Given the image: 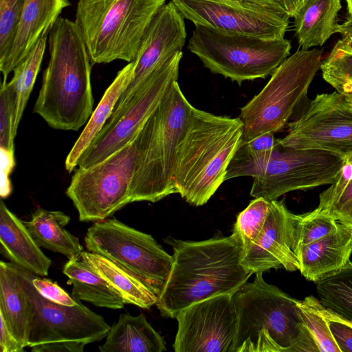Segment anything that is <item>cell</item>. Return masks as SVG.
I'll use <instances>...</instances> for the list:
<instances>
[{"mask_svg": "<svg viewBox=\"0 0 352 352\" xmlns=\"http://www.w3.org/2000/svg\"><path fill=\"white\" fill-rule=\"evenodd\" d=\"M182 51L177 52L144 82L124 109L108 120L81 155L77 167L89 168L123 148L137 135L179 77Z\"/></svg>", "mask_w": 352, "mask_h": 352, "instance_id": "cell-13", "label": "cell"}, {"mask_svg": "<svg viewBox=\"0 0 352 352\" xmlns=\"http://www.w3.org/2000/svg\"><path fill=\"white\" fill-rule=\"evenodd\" d=\"M69 221V216L62 211L38 208L30 221L23 222L40 248L60 253L72 260L79 258L84 250L78 239L65 229Z\"/></svg>", "mask_w": 352, "mask_h": 352, "instance_id": "cell-24", "label": "cell"}, {"mask_svg": "<svg viewBox=\"0 0 352 352\" xmlns=\"http://www.w3.org/2000/svg\"><path fill=\"white\" fill-rule=\"evenodd\" d=\"M0 252L19 267L36 275L48 274L51 260L34 241L23 221L0 202Z\"/></svg>", "mask_w": 352, "mask_h": 352, "instance_id": "cell-21", "label": "cell"}, {"mask_svg": "<svg viewBox=\"0 0 352 352\" xmlns=\"http://www.w3.org/2000/svg\"><path fill=\"white\" fill-rule=\"evenodd\" d=\"M319 301L327 309L352 321V263L315 282Z\"/></svg>", "mask_w": 352, "mask_h": 352, "instance_id": "cell-30", "label": "cell"}, {"mask_svg": "<svg viewBox=\"0 0 352 352\" xmlns=\"http://www.w3.org/2000/svg\"><path fill=\"white\" fill-rule=\"evenodd\" d=\"M323 79L352 101V45L340 39L320 65Z\"/></svg>", "mask_w": 352, "mask_h": 352, "instance_id": "cell-32", "label": "cell"}, {"mask_svg": "<svg viewBox=\"0 0 352 352\" xmlns=\"http://www.w3.org/2000/svg\"><path fill=\"white\" fill-rule=\"evenodd\" d=\"M32 274V283L37 292L45 298L67 306H74L78 300L69 296L56 283Z\"/></svg>", "mask_w": 352, "mask_h": 352, "instance_id": "cell-38", "label": "cell"}, {"mask_svg": "<svg viewBox=\"0 0 352 352\" xmlns=\"http://www.w3.org/2000/svg\"><path fill=\"white\" fill-rule=\"evenodd\" d=\"M101 352H162L165 342L142 314L133 316L120 314L111 327L104 343L98 347Z\"/></svg>", "mask_w": 352, "mask_h": 352, "instance_id": "cell-23", "label": "cell"}, {"mask_svg": "<svg viewBox=\"0 0 352 352\" xmlns=\"http://www.w3.org/2000/svg\"><path fill=\"white\" fill-rule=\"evenodd\" d=\"M48 41L50 59L33 111L53 129L77 131L93 113V64L74 21L59 16Z\"/></svg>", "mask_w": 352, "mask_h": 352, "instance_id": "cell-2", "label": "cell"}, {"mask_svg": "<svg viewBox=\"0 0 352 352\" xmlns=\"http://www.w3.org/2000/svg\"><path fill=\"white\" fill-rule=\"evenodd\" d=\"M15 90L10 82H1L0 89V148L2 175L8 178L14 166L13 119Z\"/></svg>", "mask_w": 352, "mask_h": 352, "instance_id": "cell-33", "label": "cell"}, {"mask_svg": "<svg viewBox=\"0 0 352 352\" xmlns=\"http://www.w3.org/2000/svg\"><path fill=\"white\" fill-rule=\"evenodd\" d=\"M85 243L89 252L129 271L160 296L169 276L173 256L152 236L107 218L88 228Z\"/></svg>", "mask_w": 352, "mask_h": 352, "instance_id": "cell-10", "label": "cell"}, {"mask_svg": "<svg viewBox=\"0 0 352 352\" xmlns=\"http://www.w3.org/2000/svg\"><path fill=\"white\" fill-rule=\"evenodd\" d=\"M186 38L184 17L172 1L163 5L148 26L133 62L132 78L109 118L119 114L147 78L178 51Z\"/></svg>", "mask_w": 352, "mask_h": 352, "instance_id": "cell-18", "label": "cell"}, {"mask_svg": "<svg viewBox=\"0 0 352 352\" xmlns=\"http://www.w3.org/2000/svg\"><path fill=\"white\" fill-rule=\"evenodd\" d=\"M0 351L23 352L24 346L16 340L9 329L3 317L0 314Z\"/></svg>", "mask_w": 352, "mask_h": 352, "instance_id": "cell-42", "label": "cell"}, {"mask_svg": "<svg viewBox=\"0 0 352 352\" xmlns=\"http://www.w3.org/2000/svg\"><path fill=\"white\" fill-rule=\"evenodd\" d=\"M291 41L245 34H226L195 26L188 49L211 72L239 84L265 78L289 56Z\"/></svg>", "mask_w": 352, "mask_h": 352, "instance_id": "cell-8", "label": "cell"}, {"mask_svg": "<svg viewBox=\"0 0 352 352\" xmlns=\"http://www.w3.org/2000/svg\"><path fill=\"white\" fill-rule=\"evenodd\" d=\"M85 343L76 341H59L43 343L31 347L32 352H82Z\"/></svg>", "mask_w": 352, "mask_h": 352, "instance_id": "cell-41", "label": "cell"}, {"mask_svg": "<svg viewBox=\"0 0 352 352\" xmlns=\"http://www.w3.org/2000/svg\"><path fill=\"white\" fill-rule=\"evenodd\" d=\"M176 352H232L237 325L234 294L214 296L181 310L175 317Z\"/></svg>", "mask_w": 352, "mask_h": 352, "instance_id": "cell-16", "label": "cell"}, {"mask_svg": "<svg viewBox=\"0 0 352 352\" xmlns=\"http://www.w3.org/2000/svg\"><path fill=\"white\" fill-rule=\"evenodd\" d=\"M63 272L73 285L72 296L95 306L120 309L125 304L122 296L104 278L95 272L80 256L69 260Z\"/></svg>", "mask_w": 352, "mask_h": 352, "instance_id": "cell-27", "label": "cell"}, {"mask_svg": "<svg viewBox=\"0 0 352 352\" xmlns=\"http://www.w3.org/2000/svg\"><path fill=\"white\" fill-rule=\"evenodd\" d=\"M143 125L129 143L103 161L89 168L77 167L66 195L80 221L105 219L131 203L130 190L142 154Z\"/></svg>", "mask_w": 352, "mask_h": 352, "instance_id": "cell-9", "label": "cell"}, {"mask_svg": "<svg viewBox=\"0 0 352 352\" xmlns=\"http://www.w3.org/2000/svg\"><path fill=\"white\" fill-rule=\"evenodd\" d=\"M231 1H241V0H231Z\"/></svg>", "mask_w": 352, "mask_h": 352, "instance_id": "cell-47", "label": "cell"}, {"mask_svg": "<svg viewBox=\"0 0 352 352\" xmlns=\"http://www.w3.org/2000/svg\"><path fill=\"white\" fill-rule=\"evenodd\" d=\"M0 314L16 340L27 347L28 308L16 265L0 262Z\"/></svg>", "mask_w": 352, "mask_h": 352, "instance_id": "cell-28", "label": "cell"}, {"mask_svg": "<svg viewBox=\"0 0 352 352\" xmlns=\"http://www.w3.org/2000/svg\"><path fill=\"white\" fill-rule=\"evenodd\" d=\"M338 223L333 217L316 208L302 214L300 236L301 249L328 234L336 228Z\"/></svg>", "mask_w": 352, "mask_h": 352, "instance_id": "cell-37", "label": "cell"}, {"mask_svg": "<svg viewBox=\"0 0 352 352\" xmlns=\"http://www.w3.org/2000/svg\"><path fill=\"white\" fill-rule=\"evenodd\" d=\"M346 42H347V41H346ZM348 43H349V42H348ZM350 43V44L352 45V43Z\"/></svg>", "mask_w": 352, "mask_h": 352, "instance_id": "cell-48", "label": "cell"}, {"mask_svg": "<svg viewBox=\"0 0 352 352\" xmlns=\"http://www.w3.org/2000/svg\"><path fill=\"white\" fill-rule=\"evenodd\" d=\"M351 105H352V101H351Z\"/></svg>", "mask_w": 352, "mask_h": 352, "instance_id": "cell-49", "label": "cell"}, {"mask_svg": "<svg viewBox=\"0 0 352 352\" xmlns=\"http://www.w3.org/2000/svg\"><path fill=\"white\" fill-rule=\"evenodd\" d=\"M243 133L239 117L217 116L192 106L176 152L177 193L191 205L206 204L225 181Z\"/></svg>", "mask_w": 352, "mask_h": 352, "instance_id": "cell-4", "label": "cell"}, {"mask_svg": "<svg viewBox=\"0 0 352 352\" xmlns=\"http://www.w3.org/2000/svg\"><path fill=\"white\" fill-rule=\"evenodd\" d=\"M192 107L175 81L144 124L142 151L131 183V202H156L177 193L176 152Z\"/></svg>", "mask_w": 352, "mask_h": 352, "instance_id": "cell-5", "label": "cell"}, {"mask_svg": "<svg viewBox=\"0 0 352 352\" xmlns=\"http://www.w3.org/2000/svg\"><path fill=\"white\" fill-rule=\"evenodd\" d=\"M323 50H299L274 72L263 89L240 109L242 142L274 133L287 124L320 69Z\"/></svg>", "mask_w": 352, "mask_h": 352, "instance_id": "cell-7", "label": "cell"}, {"mask_svg": "<svg viewBox=\"0 0 352 352\" xmlns=\"http://www.w3.org/2000/svg\"><path fill=\"white\" fill-rule=\"evenodd\" d=\"M345 157L346 163L351 164L352 166V153H349Z\"/></svg>", "mask_w": 352, "mask_h": 352, "instance_id": "cell-46", "label": "cell"}, {"mask_svg": "<svg viewBox=\"0 0 352 352\" xmlns=\"http://www.w3.org/2000/svg\"><path fill=\"white\" fill-rule=\"evenodd\" d=\"M352 229V166L345 164L338 179L319 195L316 208Z\"/></svg>", "mask_w": 352, "mask_h": 352, "instance_id": "cell-31", "label": "cell"}, {"mask_svg": "<svg viewBox=\"0 0 352 352\" xmlns=\"http://www.w3.org/2000/svg\"><path fill=\"white\" fill-rule=\"evenodd\" d=\"M279 145L299 150H320L343 156L352 153V105L336 91L317 94L287 133L276 139Z\"/></svg>", "mask_w": 352, "mask_h": 352, "instance_id": "cell-14", "label": "cell"}, {"mask_svg": "<svg viewBox=\"0 0 352 352\" xmlns=\"http://www.w3.org/2000/svg\"><path fill=\"white\" fill-rule=\"evenodd\" d=\"M302 316L313 335L320 352H340L335 342L327 320L305 301L299 300Z\"/></svg>", "mask_w": 352, "mask_h": 352, "instance_id": "cell-36", "label": "cell"}, {"mask_svg": "<svg viewBox=\"0 0 352 352\" xmlns=\"http://www.w3.org/2000/svg\"><path fill=\"white\" fill-rule=\"evenodd\" d=\"M346 164L343 155L320 150H299L276 145L254 177L250 195L276 200L291 191L332 184Z\"/></svg>", "mask_w": 352, "mask_h": 352, "instance_id": "cell-11", "label": "cell"}, {"mask_svg": "<svg viewBox=\"0 0 352 352\" xmlns=\"http://www.w3.org/2000/svg\"><path fill=\"white\" fill-rule=\"evenodd\" d=\"M341 8V0H306L293 17L299 46L303 50L320 47L338 33Z\"/></svg>", "mask_w": 352, "mask_h": 352, "instance_id": "cell-22", "label": "cell"}, {"mask_svg": "<svg viewBox=\"0 0 352 352\" xmlns=\"http://www.w3.org/2000/svg\"><path fill=\"white\" fill-rule=\"evenodd\" d=\"M173 265L155 304L161 315L175 318L190 305L234 294L252 275L241 264L243 244L235 232L228 236L192 241L168 238Z\"/></svg>", "mask_w": 352, "mask_h": 352, "instance_id": "cell-1", "label": "cell"}, {"mask_svg": "<svg viewBox=\"0 0 352 352\" xmlns=\"http://www.w3.org/2000/svg\"><path fill=\"white\" fill-rule=\"evenodd\" d=\"M302 214L291 212L283 201L272 200L265 224L243 252L241 264L252 274L271 269L294 272L300 268Z\"/></svg>", "mask_w": 352, "mask_h": 352, "instance_id": "cell-17", "label": "cell"}, {"mask_svg": "<svg viewBox=\"0 0 352 352\" xmlns=\"http://www.w3.org/2000/svg\"><path fill=\"white\" fill-rule=\"evenodd\" d=\"M69 0H25L21 19L10 52L0 63L3 82L26 56L38 40L50 32Z\"/></svg>", "mask_w": 352, "mask_h": 352, "instance_id": "cell-19", "label": "cell"}, {"mask_svg": "<svg viewBox=\"0 0 352 352\" xmlns=\"http://www.w3.org/2000/svg\"><path fill=\"white\" fill-rule=\"evenodd\" d=\"M347 6L348 17L346 19L352 21V0H345Z\"/></svg>", "mask_w": 352, "mask_h": 352, "instance_id": "cell-45", "label": "cell"}, {"mask_svg": "<svg viewBox=\"0 0 352 352\" xmlns=\"http://www.w3.org/2000/svg\"><path fill=\"white\" fill-rule=\"evenodd\" d=\"M342 37L352 36V21L346 19L342 24H340L339 32Z\"/></svg>", "mask_w": 352, "mask_h": 352, "instance_id": "cell-44", "label": "cell"}, {"mask_svg": "<svg viewBox=\"0 0 352 352\" xmlns=\"http://www.w3.org/2000/svg\"><path fill=\"white\" fill-rule=\"evenodd\" d=\"M294 17L306 0H245Z\"/></svg>", "mask_w": 352, "mask_h": 352, "instance_id": "cell-40", "label": "cell"}, {"mask_svg": "<svg viewBox=\"0 0 352 352\" xmlns=\"http://www.w3.org/2000/svg\"><path fill=\"white\" fill-rule=\"evenodd\" d=\"M24 2L25 0H0V63L10 52Z\"/></svg>", "mask_w": 352, "mask_h": 352, "instance_id": "cell-35", "label": "cell"}, {"mask_svg": "<svg viewBox=\"0 0 352 352\" xmlns=\"http://www.w3.org/2000/svg\"><path fill=\"white\" fill-rule=\"evenodd\" d=\"M322 317L327 320L333 338L340 352H352V327L340 321Z\"/></svg>", "mask_w": 352, "mask_h": 352, "instance_id": "cell-39", "label": "cell"}, {"mask_svg": "<svg viewBox=\"0 0 352 352\" xmlns=\"http://www.w3.org/2000/svg\"><path fill=\"white\" fill-rule=\"evenodd\" d=\"M304 300L305 302L312 307L317 313L320 315L340 321L352 327V321L344 319L340 316L337 315L334 312L325 308L318 299L311 296L306 297Z\"/></svg>", "mask_w": 352, "mask_h": 352, "instance_id": "cell-43", "label": "cell"}, {"mask_svg": "<svg viewBox=\"0 0 352 352\" xmlns=\"http://www.w3.org/2000/svg\"><path fill=\"white\" fill-rule=\"evenodd\" d=\"M133 69V62L129 63L118 72L111 84L104 91L99 104L66 157L65 166L69 173L77 167L78 160L111 116L120 96L131 81Z\"/></svg>", "mask_w": 352, "mask_h": 352, "instance_id": "cell-25", "label": "cell"}, {"mask_svg": "<svg viewBox=\"0 0 352 352\" xmlns=\"http://www.w3.org/2000/svg\"><path fill=\"white\" fill-rule=\"evenodd\" d=\"M28 308L27 346L59 341L86 344L105 338L110 326L100 315L78 300L74 306L52 302L41 296L32 283V272L16 265Z\"/></svg>", "mask_w": 352, "mask_h": 352, "instance_id": "cell-12", "label": "cell"}, {"mask_svg": "<svg viewBox=\"0 0 352 352\" xmlns=\"http://www.w3.org/2000/svg\"><path fill=\"white\" fill-rule=\"evenodd\" d=\"M351 254L352 229L338 222L328 234L302 248L299 270L315 283L345 266Z\"/></svg>", "mask_w": 352, "mask_h": 352, "instance_id": "cell-20", "label": "cell"}, {"mask_svg": "<svg viewBox=\"0 0 352 352\" xmlns=\"http://www.w3.org/2000/svg\"><path fill=\"white\" fill-rule=\"evenodd\" d=\"M234 298L237 325L232 352H320L299 300L266 283L262 272Z\"/></svg>", "mask_w": 352, "mask_h": 352, "instance_id": "cell-3", "label": "cell"}, {"mask_svg": "<svg viewBox=\"0 0 352 352\" xmlns=\"http://www.w3.org/2000/svg\"><path fill=\"white\" fill-rule=\"evenodd\" d=\"M182 16L195 26L226 34L264 38H282L289 17L268 8L245 0H171Z\"/></svg>", "mask_w": 352, "mask_h": 352, "instance_id": "cell-15", "label": "cell"}, {"mask_svg": "<svg viewBox=\"0 0 352 352\" xmlns=\"http://www.w3.org/2000/svg\"><path fill=\"white\" fill-rule=\"evenodd\" d=\"M270 200L256 197L237 216L233 232L240 236L243 252L254 241L263 228L270 208Z\"/></svg>", "mask_w": 352, "mask_h": 352, "instance_id": "cell-34", "label": "cell"}, {"mask_svg": "<svg viewBox=\"0 0 352 352\" xmlns=\"http://www.w3.org/2000/svg\"><path fill=\"white\" fill-rule=\"evenodd\" d=\"M80 257L118 292L125 304L135 305L143 309H149L156 304L157 296L129 271L94 252L83 251Z\"/></svg>", "mask_w": 352, "mask_h": 352, "instance_id": "cell-26", "label": "cell"}, {"mask_svg": "<svg viewBox=\"0 0 352 352\" xmlns=\"http://www.w3.org/2000/svg\"><path fill=\"white\" fill-rule=\"evenodd\" d=\"M166 0H79L74 22L91 62L135 60L142 38Z\"/></svg>", "mask_w": 352, "mask_h": 352, "instance_id": "cell-6", "label": "cell"}, {"mask_svg": "<svg viewBox=\"0 0 352 352\" xmlns=\"http://www.w3.org/2000/svg\"><path fill=\"white\" fill-rule=\"evenodd\" d=\"M49 32L43 34L26 56L13 69L10 82L15 90L13 136L15 138L24 109L33 89L43 60Z\"/></svg>", "mask_w": 352, "mask_h": 352, "instance_id": "cell-29", "label": "cell"}]
</instances>
